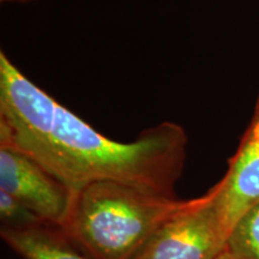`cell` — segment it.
Returning <instances> with one entry per match:
<instances>
[{
	"mask_svg": "<svg viewBox=\"0 0 259 259\" xmlns=\"http://www.w3.org/2000/svg\"><path fill=\"white\" fill-rule=\"evenodd\" d=\"M183 126L164 121L135 141L106 137L31 82L0 52V147L36 161L72 193L114 180L174 194L187 157Z\"/></svg>",
	"mask_w": 259,
	"mask_h": 259,
	"instance_id": "cell-1",
	"label": "cell"
},
{
	"mask_svg": "<svg viewBox=\"0 0 259 259\" xmlns=\"http://www.w3.org/2000/svg\"><path fill=\"white\" fill-rule=\"evenodd\" d=\"M125 184L94 181L72 196L60 227L93 259H137L158 231L198 202Z\"/></svg>",
	"mask_w": 259,
	"mask_h": 259,
	"instance_id": "cell-2",
	"label": "cell"
},
{
	"mask_svg": "<svg viewBox=\"0 0 259 259\" xmlns=\"http://www.w3.org/2000/svg\"><path fill=\"white\" fill-rule=\"evenodd\" d=\"M213 197L212 186L192 208L162 227L137 259H218L226 250L227 235Z\"/></svg>",
	"mask_w": 259,
	"mask_h": 259,
	"instance_id": "cell-3",
	"label": "cell"
},
{
	"mask_svg": "<svg viewBox=\"0 0 259 259\" xmlns=\"http://www.w3.org/2000/svg\"><path fill=\"white\" fill-rule=\"evenodd\" d=\"M0 190L24 203L47 225L60 227L69 215L72 193L36 161L0 147Z\"/></svg>",
	"mask_w": 259,
	"mask_h": 259,
	"instance_id": "cell-4",
	"label": "cell"
},
{
	"mask_svg": "<svg viewBox=\"0 0 259 259\" xmlns=\"http://www.w3.org/2000/svg\"><path fill=\"white\" fill-rule=\"evenodd\" d=\"M215 187L213 206L228 239L245 213L259 204V118L254 116L225 177Z\"/></svg>",
	"mask_w": 259,
	"mask_h": 259,
	"instance_id": "cell-5",
	"label": "cell"
},
{
	"mask_svg": "<svg viewBox=\"0 0 259 259\" xmlns=\"http://www.w3.org/2000/svg\"><path fill=\"white\" fill-rule=\"evenodd\" d=\"M3 240L23 259H93L79 250L59 227H2Z\"/></svg>",
	"mask_w": 259,
	"mask_h": 259,
	"instance_id": "cell-6",
	"label": "cell"
},
{
	"mask_svg": "<svg viewBox=\"0 0 259 259\" xmlns=\"http://www.w3.org/2000/svg\"><path fill=\"white\" fill-rule=\"evenodd\" d=\"M233 259H259V204L239 220L227 239Z\"/></svg>",
	"mask_w": 259,
	"mask_h": 259,
	"instance_id": "cell-7",
	"label": "cell"
},
{
	"mask_svg": "<svg viewBox=\"0 0 259 259\" xmlns=\"http://www.w3.org/2000/svg\"><path fill=\"white\" fill-rule=\"evenodd\" d=\"M0 219L3 227L11 228H22L45 223L24 203L3 190H0Z\"/></svg>",
	"mask_w": 259,
	"mask_h": 259,
	"instance_id": "cell-8",
	"label": "cell"
},
{
	"mask_svg": "<svg viewBox=\"0 0 259 259\" xmlns=\"http://www.w3.org/2000/svg\"><path fill=\"white\" fill-rule=\"evenodd\" d=\"M218 259H233V257H232V255H231V254H229V253H228V251H227V250H225V251H223V252H222V253H221V254H220V255H219V257H218Z\"/></svg>",
	"mask_w": 259,
	"mask_h": 259,
	"instance_id": "cell-9",
	"label": "cell"
},
{
	"mask_svg": "<svg viewBox=\"0 0 259 259\" xmlns=\"http://www.w3.org/2000/svg\"><path fill=\"white\" fill-rule=\"evenodd\" d=\"M3 3H28L32 2V0H2Z\"/></svg>",
	"mask_w": 259,
	"mask_h": 259,
	"instance_id": "cell-10",
	"label": "cell"
},
{
	"mask_svg": "<svg viewBox=\"0 0 259 259\" xmlns=\"http://www.w3.org/2000/svg\"><path fill=\"white\" fill-rule=\"evenodd\" d=\"M254 116H258L259 118V96H258V100L257 102H255V108H254Z\"/></svg>",
	"mask_w": 259,
	"mask_h": 259,
	"instance_id": "cell-11",
	"label": "cell"
}]
</instances>
